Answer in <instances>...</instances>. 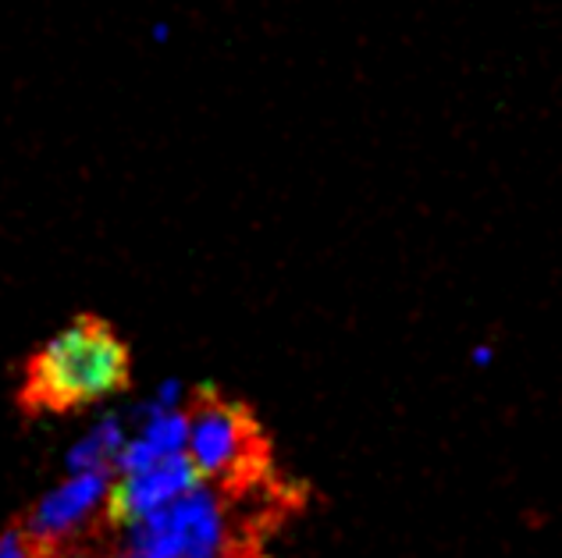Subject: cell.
<instances>
[{"instance_id":"1","label":"cell","mask_w":562,"mask_h":558,"mask_svg":"<svg viewBox=\"0 0 562 558\" xmlns=\"http://www.w3.org/2000/svg\"><path fill=\"white\" fill-rule=\"evenodd\" d=\"M132 388V349L97 314H79L65 331H57L43 349L22 363V380L14 391L19 413L65 417L111 399Z\"/></svg>"},{"instance_id":"3","label":"cell","mask_w":562,"mask_h":558,"mask_svg":"<svg viewBox=\"0 0 562 558\" xmlns=\"http://www.w3.org/2000/svg\"><path fill=\"white\" fill-rule=\"evenodd\" d=\"M114 469H90V474H71L57 483L36 505L22 512V526L50 548L65 555L100 551V534H114L108 526V494L114 483Z\"/></svg>"},{"instance_id":"4","label":"cell","mask_w":562,"mask_h":558,"mask_svg":"<svg viewBox=\"0 0 562 558\" xmlns=\"http://www.w3.org/2000/svg\"><path fill=\"white\" fill-rule=\"evenodd\" d=\"M200 474L192 466L189 452H171L160 459L146 463L128 474H117L108 494V526L114 534H122L125 526L154 516L157 509L171 505L175 498H182L189 488H196Z\"/></svg>"},{"instance_id":"2","label":"cell","mask_w":562,"mask_h":558,"mask_svg":"<svg viewBox=\"0 0 562 558\" xmlns=\"http://www.w3.org/2000/svg\"><path fill=\"white\" fill-rule=\"evenodd\" d=\"M186 452L203 483L228 498H246L278 480L274 445L254 406L232 399L214 385L186 395Z\"/></svg>"},{"instance_id":"7","label":"cell","mask_w":562,"mask_h":558,"mask_svg":"<svg viewBox=\"0 0 562 558\" xmlns=\"http://www.w3.org/2000/svg\"><path fill=\"white\" fill-rule=\"evenodd\" d=\"M492 356H495L492 345H477V349H473V363H477V366H487V363H492Z\"/></svg>"},{"instance_id":"9","label":"cell","mask_w":562,"mask_h":558,"mask_svg":"<svg viewBox=\"0 0 562 558\" xmlns=\"http://www.w3.org/2000/svg\"><path fill=\"white\" fill-rule=\"evenodd\" d=\"M108 551H82V555H68V558H103Z\"/></svg>"},{"instance_id":"8","label":"cell","mask_w":562,"mask_h":558,"mask_svg":"<svg viewBox=\"0 0 562 558\" xmlns=\"http://www.w3.org/2000/svg\"><path fill=\"white\" fill-rule=\"evenodd\" d=\"M103 558H146V555H139V551H132V548H114V551H108Z\"/></svg>"},{"instance_id":"6","label":"cell","mask_w":562,"mask_h":558,"mask_svg":"<svg viewBox=\"0 0 562 558\" xmlns=\"http://www.w3.org/2000/svg\"><path fill=\"white\" fill-rule=\"evenodd\" d=\"M0 558H68V555L50 548L47 540H40L36 534H29L22 520H14L0 531Z\"/></svg>"},{"instance_id":"5","label":"cell","mask_w":562,"mask_h":558,"mask_svg":"<svg viewBox=\"0 0 562 558\" xmlns=\"http://www.w3.org/2000/svg\"><path fill=\"white\" fill-rule=\"evenodd\" d=\"M125 428L122 420H103L100 428H93L90 434L82 437V442L71 448V459H68V469L71 474H90V469H114L117 455L125 448Z\"/></svg>"}]
</instances>
